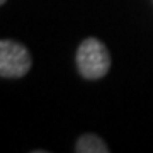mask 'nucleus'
I'll use <instances>...</instances> for the list:
<instances>
[{
    "label": "nucleus",
    "mask_w": 153,
    "mask_h": 153,
    "mask_svg": "<svg viewBox=\"0 0 153 153\" xmlns=\"http://www.w3.org/2000/svg\"><path fill=\"white\" fill-rule=\"evenodd\" d=\"M7 0H0V5H4V4H5Z\"/></svg>",
    "instance_id": "nucleus-4"
},
{
    "label": "nucleus",
    "mask_w": 153,
    "mask_h": 153,
    "mask_svg": "<svg viewBox=\"0 0 153 153\" xmlns=\"http://www.w3.org/2000/svg\"><path fill=\"white\" fill-rule=\"evenodd\" d=\"M76 68L85 80H99L109 73V49L97 38H85L76 49Z\"/></svg>",
    "instance_id": "nucleus-1"
},
{
    "label": "nucleus",
    "mask_w": 153,
    "mask_h": 153,
    "mask_svg": "<svg viewBox=\"0 0 153 153\" xmlns=\"http://www.w3.org/2000/svg\"><path fill=\"white\" fill-rule=\"evenodd\" d=\"M76 153H109V146L100 136L94 133H85L75 143Z\"/></svg>",
    "instance_id": "nucleus-3"
},
{
    "label": "nucleus",
    "mask_w": 153,
    "mask_h": 153,
    "mask_svg": "<svg viewBox=\"0 0 153 153\" xmlns=\"http://www.w3.org/2000/svg\"><path fill=\"white\" fill-rule=\"evenodd\" d=\"M33 65L29 49L14 39H0V76L22 78Z\"/></svg>",
    "instance_id": "nucleus-2"
}]
</instances>
